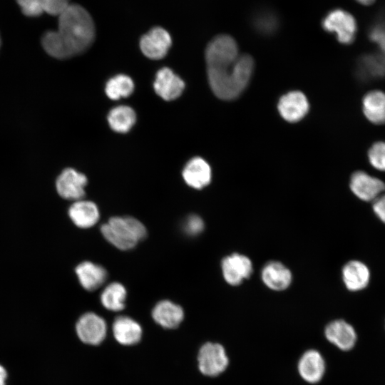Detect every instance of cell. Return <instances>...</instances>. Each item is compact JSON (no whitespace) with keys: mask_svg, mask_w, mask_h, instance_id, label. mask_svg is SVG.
Here are the masks:
<instances>
[{"mask_svg":"<svg viewBox=\"0 0 385 385\" xmlns=\"http://www.w3.org/2000/svg\"><path fill=\"white\" fill-rule=\"evenodd\" d=\"M95 38V26L89 13L81 6L70 4L58 16L57 31L46 32L41 43L53 58L64 59L88 49Z\"/></svg>","mask_w":385,"mask_h":385,"instance_id":"6da1fadb","label":"cell"},{"mask_svg":"<svg viewBox=\"0 0 385 385\" xmlns=\"http://www.w3.org/2000/svg\"><path fill=\"white\" fill-rule=\"evenodd\" d=\"M207 79L213 93L220 99L237 98L248 85L254 69V61L248 54L234 61L206 64Z\"/></svg>","mask_w":385,"mask_h":385,"instance_id":"7a4b0ae2","label":"cell"},{"mask_svg":"<svg viewBox=\"0 0 385 385\" xmlns=\"http://www.w3.org/2000/svg\"><path fill=\"white\" fill-rule=\"evenodd\" d=\"M101 232L108 242L122 250L133 248L147 235L144 225L130 216L110 218L101 225Z\"/></svg>","mask_w":385,"mask_h":385,"instance_id":"3957f363","label":"cell"},{"mask_svg":"<svg viewBox=\"0 0 385 385\" xmlns=\"http://www.w3.org/2000/svg\"><path fill=\"white\" fill-rule=\"evenodd\" d=\"M197 362L198 368L202 374L217 376L227 369L229 359L222 345L207 342L199 350Z\"/></svg>","mask_w":385,"mask_h":385,"instance_id":"277c9868","label":"cell"},{"mask_svg":"<svg viewBox=\"0 0 385 385\" xmlns=\"http://www.w3.org/2000/svg\"><path fill=\"white\" fill-rule=\"evenodd\" d=\"M322 27L336 34L338 41L344 44L353 42L356 33V22L347 11L337 9L331 11L322 21Z\"/></svg>","mask_w":385,"mask_h":385,"instance_id":"5b68a950","label":"cell"},{"mask_svg":"<svg viewBox=\"0 0 385 385\" xmlns=\"http://www.w3.org/2000/svg\"><path fill=\"white\" fill-rule=\"evenodd\" d=\"M221 267L225 280L232 286L241 284L250 277L253 271L250 259L239 253H233L223 258Z\"/></svg>","mask_w":385,"mask_h":385,"instance_id":"8992f818","label":"cell"},{"mask_svg":"<svg viewBox=\"0 0 385 385\" xmlns=\"http://www.w3.org/2000/svg\"><path fill=\"white\" fill-rule=\"evenodd\" d=\"M79 339L85 344L98 345L106 335V324L103 318L93 312L82 315L76 326Z\"/></svg>","mask_w":385,"mask_h":385,"instance_id":"52a82bcc","label":"cell"},{"mask_svg":"<svg viewBox=\"0 0 385 385\" xmlns=\"http://www.w3.org/2000/svg\"><path fill=\"white\" fill-rule=\"evenodd\" d=\"M86 177L72 168L62 171L56 180V190L61 197L67 200H79L85 195Z\"/></svg>","mask_w":385,"mask_h":385,"instance_id":"ba28073f","label":"cell"},{"mask_svg":"<svg viewBox=\"0 0 385 385\" xmlns=\"http://www.w3.org/2000/svg\"><path fill=\"white\" fill-rule=\"evenodd\" d=\"M171 43L169 33L161 27H155L142 36L140 48L148 58L160 59L166 55Z\"/></svg>","mask_w":385,"mask_h":385,"instance_id":"9c48e42d","label":"cell"},{"mask_svg":"<svg viewBox=\"0 0 385 385\" xmlns=\"http://www.w3.org/2000/svg\"><path fill=\"white\" fill-rule=\"evenodd\" d=\"M352 192L363 201H374L385 190V183L365 172L357 171L350 180Z\"/></svg>","mask_w":385,"mask_h":385,"instance_id":"30bf717a","label":"cell"},{"mask_svg":"<svg viewBox=\"0 0 385 385\" xmlns=\"http://www.w3.org/2000/svg\"><path fill=\"white\" fill-rule=\"evenodd\" d=\"M281 116L290 123L302 119L309 111V103L304 94L298 91L282 96L277 105Z\"/></svg>","mask_w":385,"mask_h":385,"instance_id":"8fae6325","label":"cell"},{"mask_svg":"<svg viewBox=\"0 0 385 385\" xmlns=\"http://www.w3.org/2000/svg\"><path fill=\"white\" fill-rule=\"evenodd\" d=\"M324 334L330 343L342 351L351 349L357 338L354 328L343 319L330 322L325 327Z\"/></svg>","mask_w":385,"mask_h":385,"instance_id":"7c38bea8","label":"cell"},{"mask_svg":"<svg viewBox=\"0 0 385 385\" xmlns=\"http://www.w3.org/2000/svg\"><path fill=\"white\" fill-rule=\"evenodd\" d=\"M325 361L317 350L306 351L299 358L297 369L300 376L310 384L318 383L325 373Z\"/></svg>","mask_w":385,"mask_h":385,"instance_id":"4fadbf2b","label":"cell"},{"mask_svg":"<svg viewBox=\"0 0 385 385\" xmlns=\"http://www.w3.org/2000/svg\"><path fill=\"white\" fill-rule=\"evenodd\" d=\"M185 87L183 80L168 68H163L156 74L154 88L156 93L165 101L177 98Z\"/></svg>","mask_w":385,"mask_h":385,"instance_id":"5bb4252c","label":"cell"},{"mask_svg":"<svg viewBox=\"0 0 385 385\" xmlns=\"http://www.w3.org/2000/svg\"><path fill=\"white\" fill-rule=\"evenodd\" d=\"M261 278L270 289L282 291L289 287L292 276L284 265L277 261H271L262 267Z\"/></svg>","mask_w":385,"mask_h":385,"instance_id":"9a60e30c","label":"cell"},{"mask_svg":"<svg viewBox=\"0 0 385 385\" xmlns=\"http://www.w3.org/2000/svg\"><path fill=\"white\" fill-rule=\"evenodd\" d=\"M342 279L346 287L357 292L367 287L370 281V271L361 261L351 260L342 268Z\"/></svg>","mask_w":385,"mask_h":385,"instance_id":"2e32d148","label":"cell"},{"mask_svg":"<svg viewBox=\"0 0 385 385\" xmlns=\"http://www.w3.org/2000/svg\"><path fill=\"white\" fill-rule=\"evenodd\" d=\"M183 177L185 183L195 189H202L210 184L212 178L211 168L202 158L191 159L184 168Z\"/></svg>","mask_w":385,"mask_h":385,"instance_id":"e0dca14e","label":"cell"},{"mask_svg":"<svg viewBox=\"0 0 385 385\" xmlns=\"http://www.w3.org/2000/svg\"><path fill=\"white\" fill-rule=\"evenodd\" d=\"M70 0H16L22 12L27 16L35 17L46 12L59 16L71 4Z\"/></svg>","mask_w":385,"mask_h":385,"instance_id":"ac0fdd59","label":"cell"},{"mask_svg":"<svg viewBox=\"0 0 385 385\" xmlns=\"http://www.w3.org/2000/svg\"><path fill=\"white\" fill-rule=\"evenodd\" d=\"M152 317L163 328L174 329L182 322L184 312L180 306L169 300H162L154 307Z\"/></svg>","mask_w":385,"mask_h":385,"instance_id":"d6986e66","label":"cell"},{"mask_svg":"<svg viewBox=\"0 0 385 385\" xmlns=\"http://www.w3.org/2000/svg\"><path fill=\"white\" fill-rule=\"evenodd\" d=\"M112 328L115 339L123 345L135 344L142 337L140 325L126 316L117 317L113 322Z\"/></svg>","mask_w":385,"mask_h":385,"instance_id":"ffe728a7","label":"cell"},{"mask_svg":"<svg viewBox=\"0 0 385 385\" xmlns=\"http://www.w3.org/2000/svg\"><path fill=\"white\" fill-rule=\"evenodd\" d=\"M73 222L81 228H88L96 224L99 219L97 205L88 200H76L68 210Z\"/></svg>","mask_w":385,"mask_h":385,"instance_id":"44dd1931","label":"cell"},{"mask_svg":"<svg viewBox=\"0 0 385 385\" xmlns=\"http://www.w3.org/2000/svg\"><path fill=\"white\" fill-rule=\"evenodd\" d=\"M76 273L82 287L88 291L99 288L107 278V272L102 266L88 261L79 264Z\"/></svg>","mask_w":385,"mask_h":385,"instance_id":"7402d4cb","label":"cell"},{"mask_svg":"<svg viewBox=\"0 0 385 385\" xmlns=\"http://www.w3.org/2000/svg\"><path fill=\"white\" fill-rule=\"evenodd\" d=\"M358 73L361 78L368 81L385 76V56L381 53L365 54L358 63Z\"/></svg>","mask_w":385,"mask_h":385,"instance_id":"603a6c76","label":"cell"},{"mask_svg":"<svg viewBox=\"0 0 385 385\" xmlns=\"http://www.w3.org/2000/svg\"><path fill=\"white\" fill-rule=\"evenodd\" d=\"M363 111L371 122L385 123V93L379 91L368 93L363 99Z\"/></svg>","mask_w":385,"mask_h":385,"instance_id":"cb8c5ba5","label":"cell"},{"mask_svg":"<svg viewBox=\"0 0 385 385\" xmlns=\"http://www.w3.org/2000/svg\"><path fill=\"white\" fill-rule=\"evenodd\" d=\"M108 120L113 130L118 133H125L135 123V113L130 107L120 106L110 111Z\"/></svg>","mask_w":385,"mask_h":385,"instance_id":"d4e9b609","label":"cell"},{"mask_svg":"<svg viewBox=\"0 0 385 385\" xmlns=\"http://www.w3.org/2000/svg\"><path fill=\"white\" fill-rule=\"evenodd\" d=\"M126 290L118 282L108 284L101 294V302L103 306L111 311H120L125 307Z\"/></svg>","mask_w":385,"mask_h":385,"instance_id":"484cf974","label":"cell"},{"mask_svg":"<svg viewBox=\"0 0 385 385\" xmlns=\"http://www.w3.org/2000/svg\"><path fill=\"white\" fill-rule=\"evenodd\" d=\"M134 88L132 79L125 75H118L111 78L106 86V93L112 100L130 96Z\"/></svg>","mask_w":385,"mask_h":385,"instance_id":"4316f807","label":"cell"},{"mask_svg":"<svg viewBox=\"0 0 385 385\" xmlns=\"http://www.w3.org/2000/svg\"><path fill=\"white\" fill-rule=\"evenodd\" d=\"M369 37L379 46L381 53L385 56V9L370 26Z\"/></svg>","mask_w":385,"mask_h":385,"instance_id":"83f0119b","label":"cell"},{"mask_svg":"<svg viewBox=\"0 0 385 385\" xmlns=\"http://www.w3.org/2000/svg\"><path fill=\"white\" fill-rule=\"evenodd\" d=\"M256 29L264 34L273 33L277 27V19L270 13H262L256 16L254 21Z\"/></svg>","mask_w":385,"mask_h":385,"instance_id":"f1b7e54d","label":"cell"},{"mask_svg":"<svg viewBox=\"0 0 385 385\" xmlns=\"http://www.w3.org/2000/svg\"><path fill=\"white\" fill-rule=\"evenodd\" d=\"M369 159L376 169L385 171V142H377L371 146Z\"/></svg>","mask_w":385,"mask_h":385,"instance_id":"f546056e","label":"cell"},{"mask_svg":"<svg viewBox=\"0 0 385 385\" xmlns=\"http://www.w3.org/2000/svg\"><path fill=\"white\" fill-rule=\"evenodd\" d=\"M203 229L204 222L200 217L197 215L188 216L183 224L184 231L190 236L197 235Z\"/></svg>","mask_w":385,"mask_h":385,"instance_id":"4dcf8cb0","label":"cell"},{"mask_svg":"<svg viewBox=\"0 0 385 385\" xmlns=\"http://www.w3.org/2000/svg\"><path fill=\"white\" fill-rule=\"evenodd\" d=\"M372 207L377 217L385 223V194L380 195L373 201Z\"/></svg>","mask_w":385,"mask_h":385,"instance_id":"1f68e13d","label":"cell"},{"mask_svg":"<svg viewBox=\"0 0 385 385\" xmlns=\"http://www.w3.org/2000/svg\"><path fill=\"white\" fill-rule=\"evenodd\" d=\"M6 376L7 374L5 369L0 365V385H5Z\"/></svg>","mask_w":385,"mask_h":385,"instance_id":"d6a6232c","label":"cell"},{"mask_svg":"<svg viewBox=\"0 0 385 385\" xmlns=\"http://www.w3.org/2000/svg\"><path fill=\"white\" fill-rule=\"evenodd\" d=\"M356 1H357L359 3L362 4L364 5H370L375 1V0H356Z\"/></svg>","mask_w":385,"mask_h":385,"instance_id":"836d02e7","label":"cell"}]
</instances>
